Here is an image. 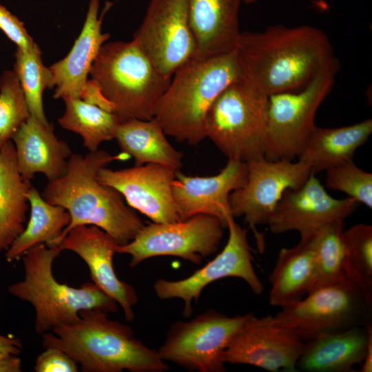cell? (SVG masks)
<instances>
[{"instance_id": "cell-1", "label": "cell", "mask_w": 372, "mask_h": 372, "mask_svg": "<svg viewBox=\"0 0 372 372\" xmlns=\"http://www.w3.org/2000/svg\"><path fill=\"white\" fill-rule=\"evenodd\" d=\"M234 51L242 81L268 97L303 89L336 59L327 35L311 25L241 32Z\"/></svg>"}, {"instance_id": "cell-2", "label": "cell", "mask_w": 372, "mask_h": 372, "mask_svg": "<svg viewBox=\"0 0 372 372\" xmlns=\"http://www.w3.org/2000/svg\"><path fill=\"white\" fill-rule=\"evenodd\" d=\"M130 156L123 152L112 155L103 149L85 155L72 153L62 177L48 181L42 197L69 213L70 221L50 245L56 246L67 233L80 225H94L111 236L118 245L130 242L145 225L115 189L97 179L100 169Z\"/></svg>"}, {"instance_id": "cell-3", "label": "cell", "mask_w": 372, "mask_h": 372, "mask_svg": "<svg viewBox=\"0 0 372 372\" xmlns=\"http://www.w3.org/2000/svg\"><path fill=\"white\" fill-rule=\"evenodd\" d=\"M96 309L81 310L80 319L41 335L44 349L70 355L84 372H164L169 369L155 351L138 340L130 327Z\"/></svg>"}, {"instance_id": "cell-4", "label": "cell", "mask_w": 372, "mask_h": 372, "mask_svg": "<svg viewBox=\"0 0 372 372\" xmlns=\"http://www.w3.org/2000/svg\"><path fill=\"white\" fill-rule=\"evenodd\" d=\"M240 79L234 50L207 58L192 57L173 74L153 118L167 136L196 145L206 138L205 123L210 107L229 85Z\"/></svg>"}, {"instance_id": "cell-5", "label": "cell", "mask_w": 372, "mask_h": 372, "mask_svg": "<svg viewBox=\"0 0 372 372\" xmlns=\"http://www.w3.org/2000/svg\"><path fill=\"white\" fill-rule=\"evenodd\" d=\"M61 251L41 244L21 258L22 280L8 287V292L30 303L35 313L34 330L41 335L54 328L77 322L81 310L117 311V302L92 282L75 288L60 283L53 274V263Z\"/></svg>"}, {"instance_id": "cell-6", "label": "cell", "mask_w": 372, "mask_h": 372, "mask_svg": "<svg viewBox=\"0 0 372 372\" xmlns=\"http://www.w3.org/2000/svg\"><path fill=\"white\" fill-rule=\"evenodd\" d=\"M91 80L121 122L153 118L172 76L162 74L138 41L105 43L90 71Z\"/></svg>"}, {"instance_id": "cell-7", "label": "cell", "mask_w": 372, "mask_h": 372, "mask_svg": "<svg viewBox=\"0 0 372 372\" xmlns=\"http://www.w3.org/2000/svg\"><path fill=\"white\" fill-rule=\"evenodd\" d=\"M268 99L241 79L231 83L207 114L206 138L229 159L247 163L264 156Z\"/></svg>"}, {"instance_id": "cell-8", "label": "cell", "mask_w": 372, "mask_h": 372, "mask_svg": "<svg viewBox=\"0 0 372 372\" xmlns=\"http://www.w3.org/2000/svg\"><path fill=\"white\" fill-rule=\"evenodd\" d=\"M340 64L337 59L303 89L269 96L264 156L269 160L298 157L315 128V116L331 92Z\"/></svg>"}, {"instance_id": "cell-9", "label": "cell", "mask_w": 372, "mask_h": 372, "mask_svg": "<svg viewBox=\"0 0 372 372\" xmlns=\"http://www.w3.org/2000/svg\"><path fill=\"white\" fill-rule=\"evenodd\" d=\"M372 299L350 280L316 287L275 315L304 342L369 323Z\"/></svg>"}, {"instance_id": "cell-10", "label": "cell", "mask_w": 372, "mask_h": 372, "mask_svg": "<svg viewBox=\"0 0 372 372\" xmlns=\"http://www.w3.org/2000/svg\"><path fill=\"white\" fill-rule=\"evenodd\" d=\"M251 314L229 317L209 309L191 320L177 321L158 354L191 371L225 372L223 353Z\"/></svg>"}, {"instance_id": "cell-11", "label": "cell", "mask_w": 372, "mask_h": 372, "mask_svg": "<svg viewBox=\"0 0 372 372\" xmlns=\"http://www.w3.org/2000/svg\"><path fill=\"white\" fill-rule=\"evenodd\" d=\"M225 227L210 215L197 214L185 220L144 225L128 243L118 245L116 253L130 256V266L152 257L172 256L200 264L218 248Z\"/></svg>"}, {"instance_id": "cell-12", "label": "cell", "mask_w": 372, "mask_h": 372, "mask_svg": "<svg viewBox=\"0 0 372 372\" xmlns=\"http://www.w3.org/2000/svg\"><path fill=\"white\" fill-rule=\"evenodd\" d=\"M245 183L229 196L234 218L242 216L253 230L258 249H263L258 225L267 224L286 191L301 186L311 174L310 167L298 161L269 160L260 156L247 162Z\"/></svg>"}, {"instance_id": "cell-13", "label": "cell", "mask_w": 372, "mask_h": 372, "mask_svg": "<svg viewBox=\"0 0 372 372\" xmlns=\"http://www.w3.org/2000/svg\"><path fill=\"white\" fill-rule=\"evenodd\" d=\"M227 227L229 229L227 242L213 260L184 279H158L154 283L153 289L158 298L183 300V316L185 318L192 313V301L198 302L203 289L218 280L239 278L254 293L259 295L263 291V285L253 265L247 230L237 224L234 217L228 220Z\"/></svg>"}, {"instance_id": "cell-14", "label": "cell", "mask_w": 372, "mask_h": 372, "mask_svg": "<svg viewBox=\"0 0 372 372\" xmlns=\"http://www.w3.org/2000/svg\"><path fill=\"white\" fill-rule=\"evenodd\" d=\"M305 342L293 331L269 315L253 313L223 353L226 364H248L269 371H297V363Z\"/></svg>"}, {"instance_id": "cell-15", "label": "cell", "mask_w": 372, "mask_h": 372, "mask_svg": "<svg viewBox=\"0 0 372 372\" xmlns=\"http://www.w3.org/2000/svg\"><path fill=\"white\" fill-rule=\"evenodd\" d=\"M134 39L162 74L172 76L195 53L189 0H150Z\"/></svg>"}, {"instance_id": "cell-16", "label": "cell", "mask_w": 372, "mask_h": 372, "mask_svg": "<svg viewBox=\"0 0 372 372\" xmlns=\"http://www.w3.org/2000/svg\"><path fill=\"white\" fill-rule=\"evenodd\" d=\"M359 204L330 196L311 174L301 186L285 192L267 225L273 234L295 231L304 239L329 223L344 220Z\"/></svg>"}, {"instance_id": "cell-17", "label": "cell", "mask_w": 372, "mask_h": 372, "mask_svg": "<svg viewBox=\"0 0 372 372\" xmlns=\"http://www.w3.org/2000/svg\"><path fill=\"white\" fill-rule=\"evenodd\" d=\"M176 171L158 164L116 170L104 167L99 171L97 179L115 189L129 207L153 223H168L180 220L172 190Z\"/></svg>"}, {"instance_id": "cell-18", "label": "cell", "mask_w": 372, "mask_h": 372, "mask_svg": "<svg viewBox=\"0 0 372 372\" xmlns=\"http://www.w3.org/2000/svg\"><path fill=\"white\" fill-rule=\"evenodd\" d=\"M247 175V163L235 159H229L214 176H192L176 171L172 190L180 220L207 214L218 218L227 227L228 220L234 217L229 194L244 185Z\"/></svg>"}, {"instance_id": "cell-19", "label": "cell", "mask_w": 372, "mask_h": 372, "mask_svg": "<svg viewBox=\"0 0 372 372\" xmlns=\"http://www.w3.org/2000/svg\"><path fill=\"white\" fill-rule=\"evenodd\" d=\"M118 245L103 229L94 225H80L70 229L56 245L62 251L76 254L87 265L92 282L112 297L122 308L125 318H134L133 307L138 297L134 288L121 280L115 273L113 257Z\"/></svg>"}, {"instance_id": "cell-20", "label": "cell", "mask_w": 372, "mask_h": 372, "mask_svg": "<svg viewBox=\"0 0 372 372\" xmlns=\"http://www.w3.org/2000/svg\"><path fill=\"white\" fill-rule=\"evenodd\" d=\"M19 171L26 180L41 173L48 181L66 172L72 153L68 144L54 134V125L30 115L12 138Z\"/></svg>"}, {"instance_id": "cell-21", "label": "cell", "mask_w": 372, "mask_h": 372, "mask_svg": "<svg viewBox=\"0 0 372 372\" xmlns=\"http://www.w3.org/2000/svg\"><path fill=\"white\" fill-rule=\"evenodd\" d=\"M242 0H189L193 57L207 58L234 50L241 32L238 13Z\"/></svg>"}, {"instance_id": "cell-22", "label": "cell", "mask_w": 372, "mask_h": 372, "mask_svg": "<svg viewBox=\"0 0 372 372\" xmlns=\"http://www.w3.org/2000/svg\"><path fill=\"white\" fill-rule=\"evenodd\" d=\"M99 0H90L82 30L68 54L49 67L52 74L54 98L81 99L91 66L101 47L110 37L102 33V16L98 12Z\"/></svg>"}, {"instance_id": "cell-23", "label": "cell", "mask_w": 372, "mask_h": 372, "mask_svg": "<svg viewBox=\"0 0 372 372\" xmlns=\"http://www.w3.org/2000/svg\"><path fill=\"white\" fill-rule=\"evenodd\" d=\"M371 324L321 335L305 342L297 369L308 372H352L363 362Z\"/></svg>"}, {"instance_id": "cell-24", "label": "cell", "mask_w": 372, "mask_h": 372, "mask_svg": "<svg viewBox=\"0 0 372 372\" xmlns=\"http://www.w3.org/2000/svg\"><path fill=\"white\" fill-rule=\"evenodd\" d=\"M372 133V119L335 128L315 127L300 152L298 161L312 174L353 160L355 152Z\"/></svg>"}, {"instance_id": "cell-25", "label": "cell", "mask_w": 372, "mask_h": 372, "mask_svg": "<svg viewBox=\"0 0 372 372\" xmlns=\"http://www.w3.org/2000/svg\"><path fill=\"white\" fill-rule=\"evenodd\" d=\"M316 268L313 251L309 238L282 248L269 276V304L282 308L301 300L314 287Z\"/></svg>"}, {"instance_id": "cell-26", "label": "cell", "mask_w": 372, "mask_h": 372, "mask_svg": "<svg viewBox=\"0 0 372 372\" xmlns=\"http://www.w3.org/2000/svg\"><path fill=\"white\" fill-rule=\"evenodd\" d=\"M32 187L21 175L12 141L0 148V253L6 251L23 231Z\"/></svg>"}, {"instance_id": "cell-27", "label": "cell", "mask_w": 372, "mask_h": 372, "mask_svg": "<svg viewBox=\"0 0 372 372\" xmlns=\"http://www.w3.org/2000/svg\"><path fill=\"white\" fill-rule=\"evenodd\" d=\"M154 118L132 119L121 122L115 139L121 152L134 160V165L158 164L180 170L183 154L168 141Z\"/></svg>"}, {"instance_id": "cell-28", "label": "cell", "mask_w": 372, "mask_h": 372, "mask_svg": "<svg viewBox=\"0 0 372 372\" xmlns=\"http://www.w3.org/2000/svg\"><path fill=\"white\" fill-rule=\"evenodd\" d=\"M27 198L30 208V218L23 231L6 251V259L9 262L21 258L35 246L50 245L70 221V214L65 208L47 202L32 185Z\"/></svg>"}, {"instance_id": "cell-29", "label": "cell", "mask_w": 372, "mask_h": 372, "mask_svg": "<svg viewBox=\"0 0 372 372\" xmlns=\"http://www.w3.org/2000/svg\"><path fill=\"white\" fill-rule=\"evenodd\" d=\"M63 101L65 110L58 122L63 128L79 134L89 152L96 151L102 143L115 138L121 121L112 112L81 99Z\"/></svg>"}, {"instance_id": "cell-30", "label": "cell", "mask_w": 372, "mask_h": 372, "mask_svg": "<svg viewBox=\"0 0 372 372\" xmlns=\"http://www.w3.org/2000/svg\"><path fill=\"white\" fill-rule=\"evenodd\" d=\"M343 231L344 220H339L325 225L307 238L315 259L313 289L349 279L344 269L346 250Z\"/></svg>"}, {"instance_id": "cell-31", "label": "cell", "mask_w": 372, "mask_h": 372, "mask_svg": "<svg viewBox=\"0 0 372 372\" xmlns=\"http://www.w3.org/2000/svg\"><path fill=\"white\" fill-rule=\"evenodd\" d=\"M14 56V71L20 82L30 115L47 123L43 92L45 88L52 89V74L43 63L41 50L37 43L30 49L17 47Z\"/></svg>"}, {"instance_id": "cell-32", "label": "cell", "mask_w": 372, "mask_h": 372, "mask_svg": "<svg viewBox=\"0 0 372 372\" xmlns=\"http://www.w3.org/2000/svg\"><path fill=\"white\" fill-rule=\"evenodd\" d=\"M347 277L372 299V227L357 224L343 231Z\"/></svg>"}, {"instance_id": "cell-33", "label": "cell", "mask_w": 372, "mask_h": 372, "mask_svg": "<svg viewBox=\"0 0 372 372\" xmlns=\"http://www.w3.org/2000/svg\"><path fill=\"white\" fill-rule=\"evenodd\" d=\"M30 116L27 103L14 71H5L0 78V148Z\"/></svg>"}, {"instance_id": "cell-34", "label": "cell", "mask_w": 372, "mask_h": 372, "mask_svg": "<svg viewBox=\"0 0 372 372\" xmlns=\"http://www.w3.org/2000/svg\"><path fill=\"white\" fill-rule=\"evenodd\" d=\"M326 187L345 193L349 198L372 207V174L358 167L353 160L326 171Z\"/></svg>"}, {"instance_id": "cell-35", "label": "cell", "mask_w": 372, "mask_h": 372, "mask_svg": "<svg viewBox=\"0 0 372 372\" xmlns=\"http://www.w3.org/2000/svg\"><path fill=\"white\" fill-rule=\"evenodd\" d=\"M77 363L63 351L54 348H45L35 360L36 372H76Z\"/></svg>"}, {"instance_id": "cell-36", "label": "cell", "mask_w": 372, "mask_h": 372, "mask_svg": "<svg viewBox=\"0 0 372 372\" xmlns=\"http://www.w3.org/2000/svg\"><path fill=\"white\" fill-rule=\"evenodd\" d=\"M0 29L18 48L30 49L36 44L23 23L1 3Z\"/></svg>"}, {"instance_id": "cell-37", "label": "cell", "mask_w": 372, "mask_h": 372, "mask_svg": "<svg viewBox=\"0 0 372 372\" xmlns=\"http://www.w3.org/2000/svg\"><path fill=\"white\" fill-rule=\"evenodd\" d=\"M81 99L106 111L112 112V105L105 99L96 84L91 79L87 80Z\"/></svg>"}, {"instance_id": "cell-38", "label": "cell", "mask_w": 372, "mask_h": 372, "mask_svg": "<svg viewBox=\"0 0 372 372\" xmlns=\"http://www.w3.org/2000/svg\"><path fill=\"white\" fill-rule=\"evenodd\" d=\"M22 350L23 344L19 338L0 334V359L10 355H19Z\"/></svg>"}, {"instance_id": "cell-39", "label": "cell", "mask_w": 372, "mask_h": 372, "mask_svg": "<svg viewBox=\"0 0 372 372\" xmlns=\"http://www.w3.org/2000/svg\"><path fill=\"white\" fill-rule=\"evenodd\" d=\"M21 360L18 355H10L0 359V372H21Z\"/></svg>"}, {"instance_id": "cell-40", "label": "cell", "mask_w": 372, "mask_h": 372, "mask_svg": "<svg viewBox=\"0 0 372 372\" xmlns=\"http://www.w3.org/2000/svg\"><path fill=\"white\" fill-rule=\"evenodd\" d=\"M361 372L372 371V335L370 337L367 345L366 353L362 363L361 364Z\"/></svg>"}, {"instance_id": "cell-41", "label": "cell", "mask_w": 372, "mask_h": 372, "mask_svg": "<svg viewBox=\"0 0 372 372\" xmlns=\"http://www.w3.org/2000/svg\"><path fill=\"white\" fill-rule=\"evenodd\" d=\"M258 0H242V1L247 4L253 3L256 2Z\"/></svg>"}]
</instances>
